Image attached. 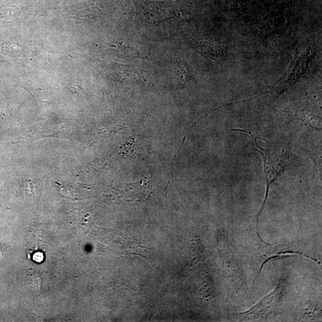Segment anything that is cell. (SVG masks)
<instances>
[{"mask_svg":"<svg viewBox=\"0 0 322 322\" xmlns=\"http://www.w3.org/2000/svg\"><path fill=\"white\" fill-rule=\"evenodd\" d=\"M138 19L149 25H158L175 16V11L166 3L139 0L136 3Z\"/></svg>","mask_w":322,"mask_h":322,"instance_id":"1","label":"cell"},{"mask_svg":"<svg viewBox=\"0 0 322 322\" xmlns=\"http://www.w3.org/2000/svg\"><path fill=\"white\" fill-rule=\"evenodd\" d=\"M258 149H256L259 152L262 156L263 160L265 163L266 178L267 182V185H268V189H269V186L275 180L277 175H279L281 171L284 170L288 166L292 164L293 163V159H292L291 154H289L287 152L284 151L281 153V155L277 159V162H273L274 152H275L276 148H273L272 149L269 150L270 159L272 162H270L268 157L263 153L260 149L258 147Z\"/></svg>","mask_w":322,"mask_h":322,"instance_id":"2","label":"cell"},{"mask_svg":"<svg viewBox=\"0 0 322 322\" xmlns=\"http://www.w3.org/2000/svg\"><path fill=\"white\" fill-rule=\"evenodd\" d=\"M190 45L202 56L211 60L219 59L224 57L227 50L224 46L211 40H191Z\"/></svg>","mask_w":322,"mask_h":322,"instance_id":"3","label":"cell"},{"mask_svg":"<svg viewBox=\"0 0 322 322\" xmlns=\"http://www.w3.org/2000/svg\"><path fill=\"white\" fill-rule=\"evenodd\" d=\"M281 286L279 285H278V287L273 292V293L266 296L253 308L244 313L243 314L254 316L268 313V311L274 308L279 303L281 294Z\"/></svg>","mask_w":322,"mask_h":322,"instance_id":"4","label":"cell"}]
</instances>
